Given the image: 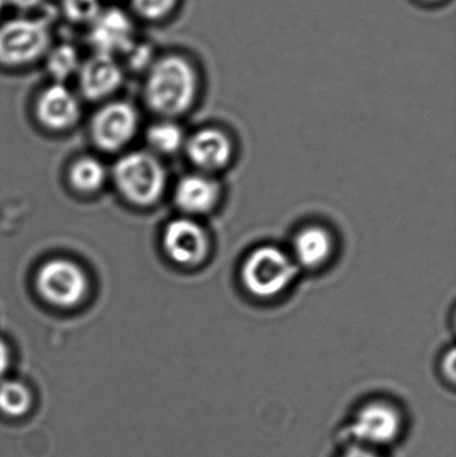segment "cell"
Here are the masks:
<instances>
[{"instance_id": "1", "label": "cell", "mask_w": 456, "mask_h": 457, "mask_svg": "<svg viewBox=\"0 0 456 457\" xmlns=\"http://www.w3.org/2000/svg\"><path fill=\"white\" fill-rule=\"evenodd\" d=\"M197 74L181 56L155 59L147 69L144 96L147 106L165 117H176L192 106L197 96Z\"/></svg>"}, {"instance_id": "2", "label": "cell", "mask_w": 456, "mask_h": 457, "mask_svg": "<svg viewBox=\"0 0 456 457\" xmlns=\"http://www.w3.org/2000/svg\"><path fill=\"white\" fill-rule=\"evenodd\" d=\"M51 47L50 24L42 18L8 19L0 23V67L21 70L45 58Z\"/></svg>"}, {"instance_id": "3", "label": "cell", "mask_w": 456, "mask_h": 457, "mask_svg": "<svg viewBox=\"0 0 456 457\" xmlns=\"http://www.w3.org/2000/svg\"><path fill=\"white\" fill-rule=\"evenodd\" d=\"M297 265L291 255L275 246L254 249L244 261L241 279L251 295L272 298L288 289L297 276Z\"/></svg>"}, {"instance_id": "4", "label": "cell", "mask_w": 456, "mask_h": 457, "mask_svg": "<svg viewBox=\"0 0 456 457\" xmlns=\"http://www.w3.org/2000/svg\"><path fill=\"white\" fill-rule=\"evenodd\" d=\"M114 179L126 200L138 206H150L163 195L166 171L154 155L130 153L115 163Z\"/></svg>"}, {"instance_id": "5", "label": "cell", "mask_w": 456, "mask_h": 457, "mask_svg": "<svg viewBox=\"0 0 456 457\" xmlns=\"http://www.w3.org/2000/svg\"><path fill=\"white\" fill-rule=\"evenodd\" d=\"M40 297L54 306L71 308L85 298L88 279L79 265L69 260H51L37 274Z\"/></svg>"}, {"instance_id": "6", "label": "cell", "mask_w": 456, "mask_h": 457, "mask_svg": "<svg viewBox=\"0 0 456 457\" xmlns=\"http://www.w3.org/2000/svg\"><path fill=\"white\" fill-rule=\"evenodd\" d=\"M138 112L125 101L104 104L91 120V134L95 144L107 152L125 146L136 136Z\"/></svg>"}, {"instance_id": "7", "label": "cell", "mask_w": 456, "mask_h": 457, "mask_svg": "<svg viewBox=\"0 0 456 457\" xmlns=\"http://www.w3.org/2000/svg\"><path fill=\"white\" fill-rule=\"evenodd\" d=\"M87 39L94 53L117 58L136 45V27L130 16L120 8H107L88 24Z\"/></svg>"}, {"instance_id": "8", "label": "cell", "mask_w": 456, "mask_h": 457, "mask_svg": "<svg viewBox=\"0 0 456 457\" xmlns=\"http://www.w3.org/2000/svg\"><path fill=\"white\" fill-rule=\"evenodd\" d=\"M402 427V416L395 407L375 402L359 411L351 424L350 435L361 443L386 445L398 439Z\"/></svg>"}, {"instance_id": "9", "label": "cell", "mask_w": 456, "mask_h": 457, "mask_svg": "<svg viewBox=\"0 0 456 457\" xmlns=\"http://www.w3.org/2000/svg\"><path fill=\"white\" fill-rule=\"evenodd\" d=\"M79 91L88 101H102L118 91L125 79V69L115 56L94 53L78 70Z\"/></svg>"}, {"instance_id": "10", "label": "cell", "mask_w": 456, "mask_h": 457, "mask_svg": "<svg viewBox=\"0 0 456 457\" xmlns=\"http://www.w3.org/2000/svg\"><path fill=\"white\" fill-rule=\"evenodd\" d=\"M163 249L179 265H198L208 257V234L192 220H174L163 231Z\"/></svg>"}, {"instance_id": "11", "label": "cell", "mask_w": 456, "mask_h": 457, "mask_svg": "<svg viewBox=\"0 0 456 457\" xmlns=\"http://www.w3.org/2000/svg\"><path fill=\"white\" fill-rule=\"evenodd\" d=\"M35 112L39 122L50 130H67L79 120V99L64 83L53 82L40 91Z\"/></svg>"}, {"instance_id": "12", "label": "cell", "mask_w": 456, "mask_h": 457, "mask_svg": "<svg viewBox=\"0 0 456 457\" xmlns=\"http://www.w3.org/2000/svg\"><path fill=\"white\" fill-rule=\"evenodd\" d=\"M187 157L201 170L224 169L232 160L233 146L228 136L214 129L198 131L187 145Z\"/></svg>"}, {"instance_id": "13", "label": "cell", "mask_w": 456, "mask_h": 457, "mask_svg": "<svg viewBox=\"0 0 456 457\" xmlns=\"http://www.w3.org/2000/svg\"><path fill=\"white\" fill-rule=\"evenodd\" d=\"M219 185L200 174L182 179L174 192L177 206L187 214L209 213L219 203Z\"/></svg>"}, {"instance_id": "14", "label": "cell", "mask_w": 456, "mask_h": 457, "mask_svg": "<svg viewBox=\"0 0 456 457\" xmlns=\"http://www.w3.org/2000/svg\"><path fill=\"white\" fill-rule=\"evenodd\" d=\"M334 250V239L329 231L320 227L300 230L294 241V262L308 269L319 268L327 262Z\"/></svg>"}, {"instance_id": "15", "label": "cell", "mask_w": 456, "mask_h": 457, "mask_svg": "<svg viewBox=\"0 0 456 457\" xmlns=\"http://www.w3.org/2000/svg\"><path fill=\"white\" fill-rule=\"evenodd\" d=\"M46 70L54 82L64 83L69 78L78 74L82 59L79 51L70 43L51 46L45 56Z\"/></svg>"}, {"instance_id": "16", "label": "cell", "mask_w": 456, "mask_h": 457, "mask_svg": "<svg viewBox=\"0 0 456 457\" xmlns=\"http://www.w3.org/2000/svg\"><path fill=\"white\" fill-rule=\"evenodd\" d=\"M70 181L79 192H96L106 181V169L95 158H82L72 165Z\"/></svg>"}, {"instance_id": "17", "label": "cell", "mask_w": 456, "mask_h": 457, "mask_svg": "<svg viewBox=\"0 0 456 457\" xmlns=\"http://www.w3.org/2000/svg\"><path fill=\"white\" fill-rule=\"evenodd\" d=\"M31 407V394L19 381H3L0 384V411L4 415L19 418L26 415Z\"/></svg>"}, {"instance_id": "18", "label": "cell", "mask_w": 456, "mask_h": 457, "mask_svg": "<svg viewBox=\"0 0 456 457\" xmlns=\"http://www.w3.org/2000/svg\"><path fill=\"white\" fill-rule=\"evenodd\" d=\"M147 141L157 152L173 154L184 145V131L176 123L163 120L155 123L147 130Z\"/></svg>"}, {"instance_id": "19", "label": "cell", "mask_w": 456, "mask_h": 457, "mask_svg": "<svg viewBox=\"0 0 456 457\" xmlns=\"http://www.w3.org/2000/svg\"><path fill=\"white\" fill-rule=\"evenodd\" d=\"M104 10L101 0H63L62 11L72 23L90 24Z\"/></svg>"}, {"instance_id": "20", "label": "cell", "mask_w": 456, "mask_h": 457, "mask_svg": "<svg viewBox=\"0 0 456 457\" xmlns=\"http://www.w3.org/2000/svg\"><path fill=\"white\" fill-rule=\"evenodd\" d=\"M130 3L137 16L150 21L166 18L177 5V0H130Z\"/></svg>"}, {"instance_id": "21", "label": "cell", "mask_w": 456, "mask_h": 457, "mask_svg": "<svg viewBox=\"0 0 456 457\" xmlns=\"http://www.w3.org/2000/svg\"><path fill=\"white\" fill-rule=\"evenodd\" d=\"M125 55L128 59L129 67L131 70H136V71H142V70L147 71V69L155 61V59H153V50L150 46L138 45V43H136Z\"/></svg>"}, {"instance_id": "22", "label": "cell", "mask_w": 456, "mask_h": 457, "mask_svg": "<svg viewBox=\"0 0 456 457\" xmlns=\"http://www.w3.org/2000/svg\"><path fill=\"white\" fill-rule=\"evenodd\" d=\"M7 5L21 13L32 12L43 4L45 0H5Z\"/></svg>"}, {"instance_id": "23", "label": "cell", "mask_w": 456, "mask_h": 457, "mask_svg": "<svg viewBox=\"0 0 456 457\" xmlns=\"http://www.w3.org/2000/svg\"><path fill=\"white\" fill-rule=\"evenodd\" d=\"M8 364H10V352L7 345L0 340V378L7 372Z\"/></svg>"}, {"instance_id": "24", "label": "cell", "mask_w": 456, "mask_h": 457, "mask_svg": "<svg viewBox=\"0 0 456 457\" xmlns=\"http://www.w3.org/2000/svg\"><path fill=\"white\" fill-rule=\"evenodd\" d=\"M444 373H446L447 378H450V380L454 381L455 380V352L450 351L449 356L444 359Z\"/></svg>"}, {"instance_id": "25", "label": "cell", "mask_w": 456, "mask_h": 457, "mask_svg": "<svg viewBox=\"0 0 456 457\" xmlns=\"http://www.w3.org/2000/svg\"><path fill=\"white\" fill-rule=\"evenodd\" d=\"M342 457H380L377 455V453H372V451L367 450L364 447H359V445H355V447L348 448L345 451L344 455Z\"/></svg>"}, {"instance_id": "26", "label": "cell", "mask_w": 456, "mask_h": 457, "mask_svg": "<svg viewBox=\"0 0 456 457\" xmlns=\"http://www.w3.org/2000/svg\"><path fill=\"white\" fill-rule=\"evenodd\" d=\"M7 7V2L5 0H0V16H2L3 11Z\"/></svg>"}]
</instances>
